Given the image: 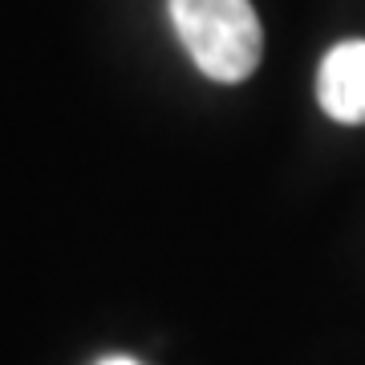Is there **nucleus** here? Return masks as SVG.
I'll return each instance as SVG.
<instances>
[{
	"label": "nucleus",
	"instance_id": "f257e3e1",
	"mask_svg": "<svg viewBox=\"0 0 365 365\" xmlns=\"http://www.w3.org/2000/svg\"><path fill=\"white\" fill-rule=\"evenodd\" d=\"M170 21L199 73L235 86L256 73L264 29L252 0H170Z\"/></svg>",
	"mask_w": 365,
	"mask_h": 365
},
{
	"label": "nucleus",
	"instance_id": "f03ea898",
	"mask_svg": "<svg viewBox=\"0 0 365 365\" xmlns=\"http://www.w3.org/2000/svg\"><path fill=\"white\" fill-rule=\"evenodd\" d=\"M317 102L341 126H365V41H341L325 53Z\"/></svg>",
	"mask_w": 365,
	"mask_h": 365
},
{
	"label": "nucleus",
	"instance_id": "7ed1b4c3",
	"mask_svg": "<svg viewBox=\"0 0 365 365\" xmlns=\"http://www.w3.org/2000/svg\"><path fill=\"white\" fill-rule=\"evenodd\" d=\"M102 365H138V361H130V357H106Z\"/></svg>",
	"mask_w": 365,
	"mask_h": 365
}]
</instances>
